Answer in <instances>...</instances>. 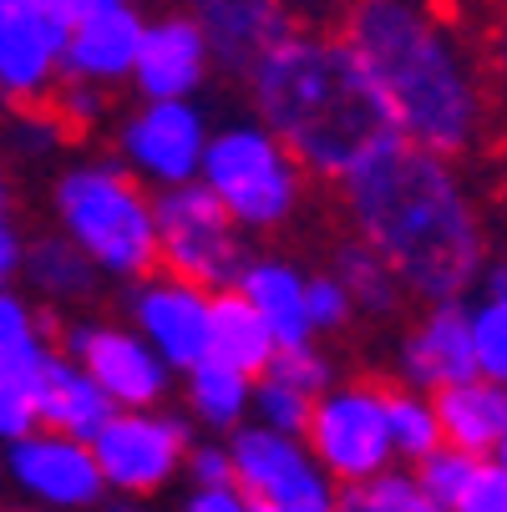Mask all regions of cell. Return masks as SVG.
Wrapping results in <instances>:
<instances>
[{"instance_id":"cell-1","label":"cell","mask_w":507,"mask_h":512,"mask_svg":"<svg viewBox=\"0 0 507 512\" xmlns=\"http://www.w3.org/2000/svg\"><path fill=\"white\" fill-rule=\"evenodd\" d=\"M335 188L355 239H366L396 269L406 300L442 305L472 295L487 269V229L457 158L391 132Z\"/></svg>"},{"instance_id":"cell-2","label":"cell","mask_w":507,"mask_h":512,"mask_svg":"<svg viewBox=\"0 0 507 512\" xmlns=\"http://www.w3.org/2000/svg\"><path fill=\"white\" fill-rule=\"evenodd\" d=\"M335 31L376 82L396 137L457 163L487 142L497 117L487 56L437 0H345Z\"/></svg>"},{"instance_id":"cell-3","label":"cell","mask_w":507,"mask_h":512,"mask_svg":"<svg viewBox=\"0 0 507 512\" xmlns=\"http://www.w3.org/2000/svg\"><path fill=\"white\" fill-rule=\"evenodd\" d=\"M244 82L254 117L320 183H340L396 132L366 66L335 26L320 21H295L279 41H269L249 61Z\"/></svg>"},{"instance_id":"cell-4","label":"cell","mask_w":507,"mask_h":512,"mask_svg":"<svg viewBox=\"0 0 507 512\" xmlns=\"http://www.w3.org/2000/svg\"><path fill=\"white\" fill-rule=\"evenodd\" d=\"M51 218L102 279H142L158 269V193L122 163L92 158L66 168L51 188Z\"/></svg>"},{"instance_id":"cell-5","label":"cell","mask_w":507,"mask_h":512,"mask_svg":"<svg viewBox=\"0 0 507 512\" xmlns=\"http://www.w3.org/2000/svg\"><path fill=\"white\" fill-rule=\"evenodd\" d=\"M305 168L284 142L259 122L208 127V148L198 163V183L224 203V213L244 234H279L305 208Z\"/></svg>"},{"instance_id":"cell-6","label":"cell","mask_w":507,"mask_h":512,"mask_svg":"<svg viewBox=\"0 0 507 512\" xmlns=\"http://www.w3.org/2000/svg\"><path fill=\"white\" fill-rule=\"evenodd\" d=\"M158 264L203 289H229L249 264V234L193 178L158 193Z\"/></svg>"},{"instance_id":"cell-7","label":"cell","mask_w":507,"mask_h":512,"mask_svg":"<svg viewBox=\"0 0 507 512\" xmlns=\"http://www.w3.org/2000/svg\"><path fill=\"white\" fill-rule=\"evenodd\" d=\"M305 447L325 467L335 487L366 482L386 467H396L391 426H386V386L376 381H335L315 396Z\"/></svg>"},{"instance_id":"cell-8","label":"cell","mask_w":507,"mask_h":512,"mask_svg":"<svg viewBox=\"0 0 507 512\" xmlns=\"http://www.w3.org/2000/svg\"><path fill=\"white\" fill-rule=\"evenodd\" d=\"M193 447V426L163 406H117L92 431V457L102 467L107 492L117 497H153L163 492Z\"/></svg>"},{"instance_id":"cell-9","label":"cell","mask_w":507,"mask_h":512,"mask_svg":"<svg viewBox=\"0 0 507 512\" xmlns=\"http://www.w3.org/2000/svg\"><path fill=\"white\" fill-rule=\"evenodd\" d=\"M208 148V117L193 97H137L117 122V163L153 193L193 183Z\"/></svg>"},{"instance_id":"cell-10","label":"cell","mask_w":507,"mask_h":512,"mask_svg":"<svg viewBox=\"0 0 507 512\" xmlns=\"http://www.w3.org/2000/svg\"><path fill=\"white\" fill-rule=\"evenodd\" d=\"M229 462H234V482L249 502H269L284 512L335 502V492H340L325 477V467L315 462V452L305 447V436L269 431L259 421H244L229 431Z\"/></svg>"},{"instance_id":"cell-11","label":"cell","mask_w":507,"mask_h":512,"mask_svg":"<svg viewBox=\"0 0 507 512\" xmlns=\"http://www.w3.org/2000/svg\"><path fill=\"white\" fill-rule=\"evenodd\" d=\"M0 467L11 472V482L31 502H41L51 512H92L107 497V482H102V467L92 457V442L87 436H71V431L36 426V431L16 436V442H6Z\"/></svg>"},{"instance_id":"cell-12","label":"cell","mask_w":507,"mask_h":512,"mask_svg":"<svg viewBox=\"0 0 507 512\" xmlns=\"http://www.w3.org/2000/svg\"><path fill=\"white\" fill-rule=\"evenodd\" d=\"M61 345H66V355H77L97 376V386L112 396V406H163L168 391H173L168 360L132 325L77 320V325L61 330Z\"/></svg>"},{"instance_id":"cell-13","label":"cell","mask_w":507,"mask_h":512,"mask_svg":"<svg viewBox=\"0 0 507 512\" xmlns=\"http://www.w3.org/2000/svg\"><path fill=\"white\" fill-rule=\"evenodd\" d=\"M208 300L213 289L173 274V269H153L132 279V295H127V325L148 340L168 371L183 376L188 365H198L208 355Z\"/></svg>"},{"instance_id":"cell-14","label":"cell","mask_w":507,"mask_h":512,"mask_svg":"<svg viewBox=\"0 0 507 512\" xmlns=\"http://www.w3.org/2000/svg\"><path fill=\"white\" fill-rule=\"evenodd\" d=\"M208 71H213V46L198 31V21L178 6V11L148 16L127 87L137 97H198Z\"/></svg>"},{"instance_id":"cell-15","label":"cell","mask_w":507,"mask_h":512,"mask_svg":"<svg viewBox=\"0 0 507 512\" xmlns=\"http://www.w3.org/2000/svg\"><path fill=\"white\" fill-rule=\"evenodd\" d=\"M66 31L71 26L46 6H31L21 16L0 21V102L36 107V102L56 97Z\"/></svg>"},{"instance_id":"cell-16","label":"cell","mask_w":507,"mask_h":512,"mask_svg":"<svg viewBox=\"0 0 507 512\" xmlns=\"http://www.w3.org/2000/svg\"><path fill=\"white\" fill-rule=\"evenodd\" d=\"M142 16L132 0L112 11H97L87 21H77L66 31V51H61V82H77V87H97L112 92L122 82H132V66H137V46H142Z\"/></svg>"},{"instance_id":"cell-17","label":"cell","mask_w":507,"mask_h":512,"mask_svg":"<svg viewBox=\"0 0 507 512\" xmlns=\"http://www.w3.org/2000/svg\"><path fill=\"white\" fill-rule=\"evenodd\" d=\"M396 376H401V386H416V391H442L462 376H477L462 300H442V305L421 310V320L396 345Z\"/></svg>"},{"instance_id":"cell-18","label":"cell","mask_w":507,"mask_h":512,"mask_svg":"<svg viewBox=\"0 0 507 512\" xmlns=\"http://www.w3.org/2000/svg\"><path fill=\"white\" fill-rule=\"evenodd\" d=\"M183 11L208 36L213 66L234 71V77H244L249 61L295 26L284 0H183Z\"/></svg>"},{"instance_id":"cell-19","label":"cell","mask_w":507,"mask_h":512,"mask_svg":"<svg viewBox=\"0 0 507 512\" xmlns=\"http://www.w3.org/2000/svg\"><path fill=\"white\" fill-rule=\"evenodd\" d=\"M31 401H36V421L51 426V431H71V436H87L117 411L112 396L97 386V376L87 371V365L77 355H56L41 365V376L31 381Z\"/></svg>"},{"instance_id":"cell-20","label":"cell","mask_w":507,"mask_h":512,"mask_svg":"<svg viewBox=\"0 0 507 512\" xmlns=\"http://www.w3.org/2000/svg\"><path fill=\"white\" fill-rule=\"evenodd\" d=\"M305 269L284 254H249L244 274H239V295L259 310V320L269 325L274 345H305L315 340L310 330V310H305Z\"/></svg>"},{"instance_id":"cell-21","label":"cell","mask_w":507,"mask_h":512,"mask_svg":"<svg viewBox=\"0 0 507 512\" xmlns=\"http://www.w3.org/2000/svg\"><path fill=\"white\" fill-rule=\"evenodd\" d=\"M437 401V421H442V442L462 447L472 457H487L502 436H507V386L492 376H462L442 391H431Z\"/></svg>"},{"instance_id":"cell-22","label":"cell","mask_w":507,"mask_h":512,"mask_svg":"<svg viewBox=\"0 0 507 512\" xmlns=\"http://www.w3.org/2000/svg\"><path fill=\"white\" fill-rule=\"evenodd\" d=\"M274 350L279 345H274L269 325L259 320V310L239 295V289L234 284L213 289V300H208V355L234 365V371H244V376H264Z\"/></svg>"},{"instance_id":"cell-23","label":"cell","mask_w":507,"mask_h":512,"mask_svg":"<svg viewBox=\"0 0 507 512\" xmlns=\"http://www.w3.org/2000/svg\"><path fill=\"white\" fill-rule=\"evenodd\" d=\"M21 274H26V284L36 289V295L51 300V305H82V300L97 295V284H102V269L77 244H71L61 229L41 234V239H31L21 249Z\"/></svg>"},{"instance_id":"cell-24","label":"cell","mask_w":507,"mask_h":512,"mask_svg":"<svg viewBox=\"0 0 507 512\" xmlns=\"http://www.w3.org/2000/svg\"><path fill=\"white\" fill-rule=\"evenodd\" d=\"M183 396H188V416L208 431L229 436L234 426L249 421V406H254V376L234 371V365L203 355L198 365L183 371Z\"/></svg>"},{"instance_id":"cell-25","label":"cell","mask_w":507,"mask_h":512,"mask_svg":"<svg viewBox=\"0 0 507 512\" xmlns=\"http://www.w3.org/2000/svg\"><path fill=\"white\" fill-rule=\"evenodd\" d=\"M330 274L345 284V295L355 305V315L371 320H391L406 305V284L396 279V269L366 244V239H345L330 259Z\"/></svg>"},{"instance_id":"cell-26","label":"cell","mask_w":507,"mask_h":512,"mask_svg":"<svg viewBox=\"0 0 507 512\" xmlns=\"http://www.w3.org/2000/svg\"><path fill=\"white\" fill-rule=\"evenodd\" d=\"M51 360V335L26 295H16L11 284H0V381L31 386L41 376V365Z\"/></svg>"},{"instance_id":"cell-27","label":"cell","mask_w":507,"mask_h":512,"mask_svg":"<svg viewBox=\"0 0 507 512\" xmlns=\"http://www.w3.org/2000/svg\"><path fill=\"white\" fill-rule=\"evenodd\" d=\"M462 305H467L477 371L492 381H507V264L482 269V279L472 284V295Z\"/></svg>"},{"instance_id":"cell-28","label":"cell","mask_w":507,"mask_h":512,"mask_svg":"<svg viewBox=\"0 0 507 512\" xmlns=\"http://www.w3.org/2000/svg\"><path fill=\"white\" fill-rule=\"evenodd\" d=\"M386 426H391L396 462H421L426 452L442 447V421H437L431 391H416V386L386 391Z\"/></svg>"},{"instance_id":"cell-29","label":"cell","mask_w":507,"mask_h":512,"mask_svg":"<svg viewBox=\"0 0 507 512\" xmlns=\"http://www.w3.org/2000/svg\"><path fill=\"white\" fill-rule=\"evenodd\" d=\"M335 507L340 512H447L442 502H431L421 492V482L411 472H396V467H386V472H376L366 482L340 487L335 492Z\"/></svg>"},{"instance_id":"cell-30","label":"cell","mask_w":507,"mask_h":512,"mask_svg":"<svg viewBox=\"0 0 507 512\" xmlns=\"http://www.w3.org/2000/svg\"><path fill=\"white\" fill-rule=\"evenodd\" d=\"M310 411H315V396L289 386L279 376H254V406H249V421L269 426V431H289V436H305L310 426Z\"/></svg>"},{"instance_id":"cell-31","label":"cell","mask_w":507,"mask_h":512,"mask_svg":"<svg viewBox=\"0 0 507 512\" xmlns=\"http://www.w3.org/2000/svg\"><path fill=\"white\" fill-rule=\"evenodd\" d=\"M416 472V482H421V492L431 497V502H442L447 512H452V502H457V492L467 487V477H472V467H477V457L472 452H462V447H437V452H426L421 462H411Z\"/></svg>"},{"instance_id":"cell-32","label":"cell","mask_w":507,"mask_h":512,"mask_svg":"<svg viewBox=\"0 0 507 512\" xmlns=\"http://www.w3.org/2000/svg\"><path fill=\"white\" fill-rule=\"evenodd\" d=\"M269 376H279L289 386L320 396L325 386H335V365H330V355L315 340H305V345H279L274 360H269Z\"/></svg>"},{"instance_id":"cell-33","label":"cell","mask_w":507,"mask_h":512,"mask_svg":"<svg viewBox=\"0 0 507 512\" xmlns=\"http://www.w3.org/2000/svg\"><path fill=\"white\" fill-rule=\"evenodd\" d=\"M305 310H310L315 340H320V335H335V330H345V325L355 320V305H350V295H345V284H340L330 269L305 279Z\"/></svg>"},{"instance_id":"cell-34","label":"cell","mask_w":507,"mask_h":512,"mask_svg":"<svg viewBox=\"0 0 507 512\" xmlns=\"http://www.w3.org/2000/svg\"><path fill=\"white\" fill-rule=\"evenodd\" d=\"M452 512H507V467L492 457H477L467 487L457 492Z\"/></svg>"},{"instance_id":"cell-35","label":"cell","mask_w":507,"mask_h":512,"mask_svg":"<svg viewBox=\"0 0 507 512\" xmlns=\"http://www.w3.org/2000/svg\"><path fill=\"white\" fill-rule=\"evenodd\" d=\"M183 472L193 477V487H219L234 482V462H229V436L224 442H193L183 457Z\"/></svg>"},{"instance_id":"cell-36","label":"cell","mask_w":507,"mask_h":512,"mask_svg":"<svg viewBox=\"0 0 507 512\" xmlns=\"http://www.w3.org/2000/svg\"><path fill=\"white\" fill-rule=\"evenodd\" d=\"M36 401H31V386H16V381H0V447L16 442V436L36 431Z\"/></svg>"},{"instance_id":"cell-37","label":"cell","mask_w":507,"mask_h":512,"mask_svg":"<svg viewBox=\"0 0 507 512\" xmlns=\"http://www.w3.org/2000/svg\"><path fill=\"white\" fill-rule=\"evenodd\" d=\"M487 82H492V107L507 117V6L497 11L487 36Z\"/></svg>"},{"instance_id":"cell-38","label":"cell","mask_w":507,"mask_h":512,"mask_svg":"<svg viewBox=\"0 0 507 512\" xmlns=\"http://www.w3.org/2000/svg\"><path fill=\"white\" fill-rule=\"evenodd\" d=\"M183 512H249V497L239 492V482H219V487H193Z\"/></svg>"},{"instance_id":"cell-39","label":"cell","mask_w":507,"mask_h":512,"mask_svg":"<svg viewBox=\"0 0 507 512\" xmlns=\"http://www.w3.org/2000/svg\"><path fill=\"white\" fill-rule=\"evenodd\" d=\"M21 229L11 224V193L0 183V284H11V274L21 269Z\"/></svg>"},{"instance_id":"cell-40","label":"cell","mask_w":507,"mask_h":512,"mask_svg":"<svg viewBox=\"0 0 507 512\" xmlns=\"http://www.w3.org/2000/svg\"><path fill=\"white\" fill-rule=\"evenodd\" d=\"M46 11H56L66 26H77V21H87V16H97V11H112V6H122V0H41Z\"/></svg>"},{"instance_id":"cell-41","label":"cell","mask_w":507,"mask_h":512,"mask_svg":"<svg viewBox=\"0 0 507 512\" xmlns=\"http://www.w3.org/2000/svg\"><path fill=\"white\" fill-rule=\"evenodd\" d=\"M289 16L295 21H335V11L345 6V0H284Z\"/></svg>"},{"instance_id":"cell-42","label":"cell","mask_w":507,"mask_h":512,"mask_svg":"<svg viewBox=\"0 0 507 512\" xmlns=\"http://www.w3.org/2000/svg\"><path fill=\"white\" fill-rule=\"evenodd\" d=\"M31 6H41V0H0V21H6V16H21V11H31Z\"/></svg>"},{"instance_id":"cell-43","label":"cell","mask_w":507,"mask_h":512,"mask_svg":"<svg viewBox=\"0 0 507 512\" xmlns=\"http://www.w3.org/2000/svg\"><path fill=\"white\" fill-rule=\"evenodd\" d=\"M107 512H148V507H142V497H122V502H112Z\"/></svg>"},{"instance_id":"cell-44","label":"cell","mask_w":507,"mask_h":512,"mask_svg":"<svg viewBox=\"0 0 507 512\" xmlns=\"http://www.w3.org/2000/svg\"><path fill=\"white\" fill-rule=\"evenodd\" d=\"M487 457H492V462H502V467H507V436H502V442H497V447H492V452H487Z\"/></svg>"},{"instance_id":"cell-45","label":"cell","mask_w":507,"mask_h":512,"mask_svg":"<svg viewBox=\"0 0 507 512\" xmlns=\"http://www.w3.org/2000/svg\"><path fill=\"white\" fill-rule=\"evenodd\" d=\"M249 512H284V507H269V502H249Z\"/></svg>"},{"instance_id":"cell-46","label":"cell","mask_w":507,"mask_h":512,"mask_svg":"<svg viewBox=\"0 0 507 512\" xmlns=\"http://www.w3.org/2000/svg\"><path fill=\"white\" fill-rule=\"evenodd\" d=\"M0 457H6V447H0Z\"/></svg>"},{"instance_id":"cell-47","label":"cell","mask_w":507,"mask_h":512,"mask_svg":"<svg viewBox=\"0 0 507 512\" xmlns=\"http://www.w3.org/2000/svg\"><path fill=\"white\" fill-rule=\"evenodd\" d=\"M41 512H51V507H41Z\"/></svg>"},{"instance_id":"cell-48","label":"cell","mask_w":507,"mask_h":512,"mask_svg":"<svg viewBox=\"0 0 507 512\" xmlns=\"http://www.w3.org/2000/svg\"><path fill=\"white\" fill-rule=\"evenodd\" d=\"M502 386H507V381H502Z\"/></svg>"}]
</instances>
